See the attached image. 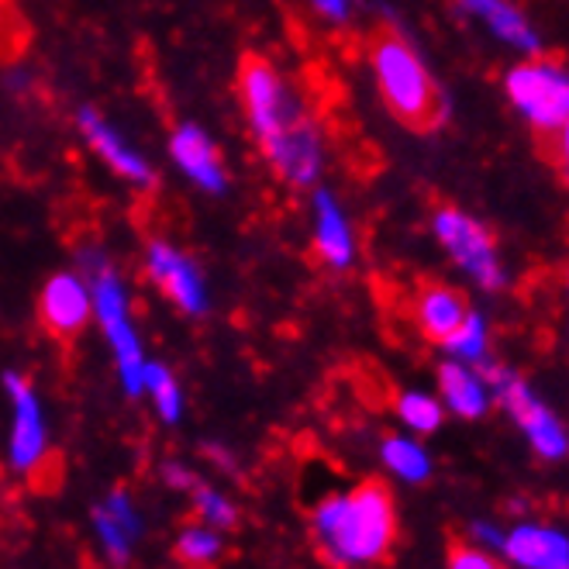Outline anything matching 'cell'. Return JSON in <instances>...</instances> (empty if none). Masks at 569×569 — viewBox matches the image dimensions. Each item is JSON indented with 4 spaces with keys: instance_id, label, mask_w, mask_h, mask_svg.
<instances>
[{
    "instance_id": "cell-27",
    "label": "cell",
    "mask_w": 569,
    "mask_h": 569,
    "mask_svg": "<svg viewBox=\"0 0 569 569\" xmlns=\"http://www.w3.org/2000/svg\"><path fill=\"white\" fill-rule=\"evenodd\" d=\"M542 152L549 156V162L559 170V177L566 180L569 187V121L556 131V136L549 142H542Z\"/></svg>"
},
{
    "instance_id": "cell-23",
    "label": "cell",
    "mask_w": 569,
    "mask_h": 569,
    "mask_svg": "<svg viewBox=\"0 0 569 569\" xmlns=\"http://www.w3.org/2000/svg\"><path fill=\"white\" fill-rule=\"evenodd\" d=\"M446 349L459 359H483L487 352V328L480 321V315L470 311V318L462 321V328L446 342Z\"/></svg>"
},
{
    "instance_id": "cell-22",
    "label": "cell",
    "mask_w": 569,
    "mask_h": 569,
    "mask_svg": "<svg viewBox=\"0 0 569 569\" xmlns=\"http://www.w3.org/2000/svg\"><path fill=\"white\" fill-rule=\"evenodd\" d=\"M397 411H400V418H405V425H411L415 431H435L442 425L439 400H431L425 393H405L397 400Z\"/></svg>"
},
{
    "instance_id": "cell-3",
    "label": "cell",
    "mask_w": 569,
    "mask_h": 569,
    "mask_svg": "<svg viewBox=\"0 0 569 569\" xmlns=\"http://www.w3.org/2000/svg\"><path fill=\"white\" fill-rule=\"evenodd\" d=\"M370 62L387 111L411 131H431L446 118L442 90L428 77L425 62L393 28H380L370 39Z\"/></svg>"
},
{
    "instance_id": "cell-16",
    "label": "cell",
    "mask_w": 569,
    "mask_h": 569,
    "mask_svg": "<svg viewBox=\"0 0 569 569\" xmlns=\"http://www.w3.org/2000/svg\"><path fill=\"white\" fill-rule=\"evenodd\" d=\"M439 387H442L446 405L456 415H462V418H480L487 411V390L477 380V373H470L466 366H459V362L439 366Z\"/></svg>"
},
{
    "instance_id": "cell-6",
    "label": "cell",
    "mask_w": 569,
    "mask_h": 569,
    "mask_svg": "<svg viewBox=\"0 0 569 569\" xmlns=\"http://www.w3.org/2000/svg\"><path fill=\"white\" fill-rule=\"evenodd\" d=\"M490 383H493V393L500 405H505L511 411V418L525 428L535 452L542 459H562L569 449L566 431L542 400L525 387V380L508 370H500V366H490Z\"/></svg>"
},
{
    "instance_id": "cell-5",
    "label": "cell",
    "mask_w": 569,
    "mask_h": 569,
    "mask_svg": "<svg viewBox=\"0 0 569 569\" xmlns=\"http://www.w3.org/2000/svg\"><path fill=\"white\" fill-rule=\"evenodd\" d=\"M435 236L442 239L449 256L462 266L466 273H473L483 287H500L505 283V270L497 262V246L493 236L477 224L470 214H462L452 204L435 208Z\"/></svg>"
},
{
    "instance_id": "cell-17",
    "label": "cell",
    "mask_w": 569,
    "mask_h": 569,
    "mask_svg": "<svg viewBox=\"0 0 569 569\" xmlns=\"http://www.w3.org/2000/svg\"><path fill=\"white\" fill-rule=\"evenodd\" d=\"M462 8L473 11L477 18H483L505 42H511L518 49H531V52L539 49V39L531 36L528 21L511 4H505V0H462Z\"/></svg>"
},
{
    "instance_id": "cell-25",
    "label": "cell",
    "mask_w": 569,
    "mask_h": 569,
    "mask_svg": "<svg viewBox=\"0 0 569 569\" xmlns=\"http://www.w3.org/2000/svg\"><path fill=\"white\" fill-rule=\"evenodd\" d=\"M197 508H200V515H204L208 521H214V525H224V528L236 525V508H231L228 500L221 493H214V490L197 487Z\"/></svg>"
},
{
    "instance_id": "cell-11",
    "label": "cell",
    "mask_w": 569,
    "mask_h": 569,
    "mask_svg": "<svg viewBox=\"0 0 569 569\" xmlns=\"http://www.w3.org/2000/svg\"><path fill=\"white\" fill-rule=\"evenodd\" d=\"M8 393L14 400V435H11V459L18 470H36L46 452V428H42V411L39 400L31 393L28 380L8 377Z\"/></svg>"
},
{
    "instance_id": "cell-2",
    "label": "cell",
    "mask_w": 569,
    "mask_h": 569,
    "mask_svg": "<svg viewBox=\"0 0 569 569\" xmlns=\"http://www.w3.org/2000/svg\"><path fill=\"white\" fill-rule=\"evenodd\" d=\"M315 531L335 566L383 559L397 535V511L387 483L366 480L352 493L325 497L315 511Z\"/></svg>"
},
{
    "instance_id": "cell-18",
    "label": "cell",
    "mask_w": 569,
    "mask_h": 569,
    "mask_svg": "<svg viewBox=\"0 0 569 569\" xmlns=\"http://www.w3.org/2000/svg\"><path fill=\"white\" fill-rule=\"evenodd\" d=\"M383 459H387L390 470L400 480H408V483H425L428 473H431L428 456L415 442H408V439H387L383 442Z\"/></svg>"
},
{
    "instance_id": "cell-20",
    "label": "cell",
    "mask_w": 569,
    "mask_h": 569,
    "mask_svg": "<svg viewBox=\"0 0 569 569\" xmlns=\"http://www.w3.org/2000/svg\"><path fill=\"white\" fill-rule=\"evenodd\" d=\"M142 390H149L156 397V408H159V415L166 421H177L180 418V390H177L170 370H162V366H146Z\"/></svg>"
},
{
    "instance_id": "cell-7",
    "label": "cell",
    "mask_w": 569,
    "mask_h": 569,
    "mask_svg": "<svg viewBox=\"0 0 569 569\" xmlns=\"http://www.w3.org/2000/svg\"><path fill=\"white\" fill-rule=\"evenodd\" d=\"M93 305H97V315H100V325H104L108 339L118 352V366H121V380H124V390L128 393H139L142 390V349H139V339H136V328L128 325V311H124V293H121V283L118 277L108 270V266H100L97 277H93Z\"/></svg>"
},
{
    "instance_id": "cell-12",
    "label": "cell",
    "mask_w": 569,
    "mask_h": 569,
    "mask_svg": "<svg viewBox=\"0 0 569 569\" xmlns=\"http://www.w3.org/2000/svg\"><path fill=\"white\" fill-rule=\"evenodd\" d=\"M500 546H505V552L525 569H566L569 566V539L552 528L525 525L511 531Z\"/></svg>"
},
{
    "instance_id": "cell-10",
    "label": "cell",
    "mask_w": 569,
    "mask_h": 569,
    "mask_svg": "<svg viewBox=\"0 0 569 569\" xmlns=\"http://www.w3.org/2000/svg\"><path fill=\"white\" fill-rule=\"evenodd\" d=\"M149 273H152L156 287L170 297L177 308H183L190 315L204 311V283H200L190 259H183L173 246H166V242L149 246Z\"/></svg>"
},
{
    "instance_id": "cell-29",
    "label": "cell",
    "mask_w": 569,
    "mask_h": 569,
    "mask_svg": "<svg viewBox=\"0 0 569 569\" xmlns=\"http://www.w3.org/2000/svg\"><path fill=\"white\" fill-rule=\"evenodd\" d=\"M315 4L331 14V18H346V8H349V0H315Z\"/></svg>"
},
{
    "instance_id": "cell-14",
    "label": "cell",
    "mask_w": 569,
    "mask_h": 569,
    "mask_svg": "<svg viewBox=\"0 0 569 569\" xmlns=\"http://www.w3.org/2000/svg\"><path fill=\"white\" fill-rule=\"evenodd\" d=\"M173 149V159L180 162V170L197 180L204 190H221L224 187V173H221V159H218V149L208 142V136L193 124H183L177 128V136L170 142Z\"/></svg>"
},
{
    "instance_id": "cell-4",
    "label": "cell",
    "mask_w": 569,
    "mask_h": 569,
    "mask_svg": "<svg viewBox=\"0 0 569 569\" xmlns=\"http://www.w3.org/2000/svg\"><path fill=\"white\" fill-rule=\"evenodd\" d=\"M508 93L515 108L531 121L539 146L549 142L569 121V73L556 56H535L528 62H518L508 73Z\"/></svg>"
},
{
    "instance_id": "cell-26",
    "label": "cell",
    "mask_w": 569,
    "mask_h": 569,
    "mask_svg": "<svg viewBox=\"0 0 569 569\" xmlns=\"http://www.w3.org/2000/svg\"><path fill=\"white\" fill-rule=\"evenodd\" d=\"M449 569H505L493 556L473 549V546H462V542H452L449 546Z\"/></svg>"
},
{
    "instance_id": "cell-19",
    "label": "cell",
    "mask_w": 569,
    "mask_h": 569,
    "mask_svg": "<svg viewBox=\"0 0 569 569\" xmlns=\"http://www.w3.org/2000/svg\"><path fill=\"white\" fill-rule=\"evenodd\" d=\"M31 39L28 21L14 0H0V62H11L24 52Z\"/></svg>"
},
{
    "instance_id": "cell-28",
    "label": "cell",
    "mask_w": 569,
    "mask_h": 569,
    "mask_svg": "<svg viewBox=\"0 0 569 569\" xmlns=\"http://www.w3.org/2000/svg\"><path fill=\"white\" fill-rule=\"evenodd\" d=\"M104 511H108L128 535H139V518H136V511H131V505H128V497H124V493H111Z\"/></svg>"
},
{
    "instance_id": "cell-8",
    "label": "cell",
    "mask_w": 569,
    "mask_h": 569,
    "mask_svg": "<svg viewBox=\"0 0 569 569\" xmlns=\"http://www.w3.org/2000/svg\"><path fill=\"white\" fill-rule=\"evenodd\" d=\"M90 318V297L77 277H52L39 293V321L49 339L70 349Z\"/></svg>"
},
{
    "instance_id": "cell-21",
    "label": "cell",
    "mask_w": 569,
    "mask_h": 569,
    "mask_svg": "<svg viewBox=\"0 0 569 569\" xmlns=\"http://www.w3.org/2000/svg\"><path fill=\"white\" fill-rule=\"evenodd\" d=\"M221 552V542H218V535L211 531H200V528H190L180 535V542H177V556L187 569H197V566H208L214 562V556Z\"/></svg>"
},
{
    "instance_id": "cell-24",
    "label": "cell",
    "mask_w": 569,
    "mask_h": 569,
    "mask_svg": "<svg viewBox=\"0 0 569 569\" xmlns=\"http://www.w3.org/2000/svg\"><path fill=\"white\" fill-rule=\"evenodd\" d=\"M93 525H97V531H100V539H104L111 559H114V562H124V559H128V539H131V535H128L104 508H100V511L93 515Z\"/></svg>"
},
{
    "instance_id": "cell-1",
    "label": "cell",
    "mask_w": 569,
    "mask_h": 569,
    "mask_svg": "<svg viewBox=\"0 0 569 569\" xmlns=\"http://www.w3.org/2000/svg\"><path fill=\"white\" fill-rule=\"evenodd\" d=\"M239 100L252 124V136L273 170L293 187L315 183L321 170L318 128L290 80L266 56L242 52Z\"/></svg>"
},
{
    "instance_id": "cell-15",
    "label": "cell",
    "mask_w": 569,
    "mask_h": 569,
    "mask_svg": "<svg viewBox=\"0 0 569 569\" xmlns=\"http://www.w3.org/2000/svg\"><path fill=\"white\" fill-rule=\"evenodd\" d=\"M315 249L321 256L325 266H335V270H342L352 259V236L346 228V218L339 211V204L328 197V193H318V231H315Z\"/></svg>"
},
{
    "instance_id": "cell-13",
    "label": "cell",
    "mask_w": 569,
    "mask_h": 569,
    "mask_svg": "<svg viewBox=\"0 0 569 569\" xmlns=\"http://www.w3.org/2000/svg\"><path fill=\"white\" fill-rule=\"evenodd\" d=\"M77 124H80V131H83V139L90 142V149L104 159L114 173H121L124 180H131V183H152V170L149 166L131 152V149H124V142L114 136V131L108 128V121L100 118L97 111H80V118H77Z\"/></svg>"
},
{
    "instance_id": "cell-9",
    "label": "cell",
    "mask_w": 569,
    "mask_h": 569,
    "mask_svg": "<svg viewBox=\"0 0 569 569\" xmlns=\"http://www.w3.org/2000/svg\"><path fill=\"white\" fill-rule=\"evenodd\" d=\"M415 325L425 335L428 342L446 346L452 335L462 328V321L470 318V308H466V297L446 283H428L421 280L415 290Z\"/></svg>"
},
{
    "instance_id": "cell-30",
    "label": "cell",
    "mask_w": 569,
    "mask_h": 569,
    "mask_svg": "<svg viewBox=\"0 0 569 569\" xmlns=\"http://www.w3.org/2000/svg\"><path fill=\"white\" fill-rule=\"evenodd\" d=\"M566 569H569V566H566Z\"/></svg>"
}]
</instances>
